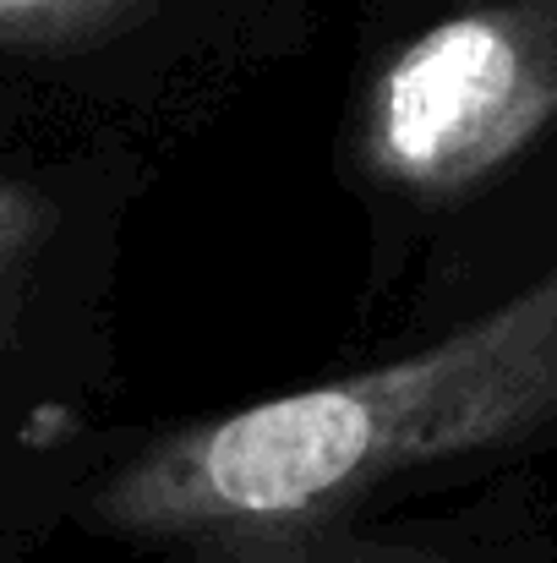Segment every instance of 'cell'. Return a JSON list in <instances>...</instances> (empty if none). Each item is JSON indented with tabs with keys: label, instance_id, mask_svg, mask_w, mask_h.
<instances>
[{
	"label": "cell",
	"instance_id": "cell-4",
	"mask_svg": "<svg viewBox=\"0 0 557 563\" xmlns=\"http://www.w3.org/2000/svg\"><path fill=\"white\" fill-rule=\"evenodd\" d=\"M49 235V208L44 197L22 181H0V312H11L22 274L33 263V252Z\"/></svg>",
	"mask_w": 557,
	"mask_h": 563
},
{
	"label": "cell",
	"instance_id": "cell-2",
	"mask_svg": "<svg viewBox=\"0 0 557 563\" xmlns=\"http://www.w3.org/2000/svg\"><path fill=\"white\" fill-rule=\"evenodd\" d=\"M557 121V0H487L415 33L371 77L361 159L393 191L459 197Z\"/></svg>",
	"mask_w": 557,
	"mask_h": 563
},
{
	"label": "cell",
	"instance_id": "cell-3",
	"mask_svg": "<svg viewBox=\"0 0 557 563\" xmlns=\"http://www.w3.org/2000/svg\"><path fill=\"white\" fill-rule=\"evenodd\" d=\"M143 0H0V49H66L110 33Z\"/></svg>",
	"mask_w": 557,
	"mask_h": 563
},
{
	"label": "cell",
	"instance_id": "cell-1",
	"mask_svg": "<svg viewBox=\"0 0 557 563\" xmlns=\"http://www.w3.org/2000/svg\"><path fill=\"white\" fill-rule=\"evenodd\" d=\"M557 421V268L388 367L257 399L154 443L99 515L121 531L279 526L382 476L520 443Z\"/></svg>",
	"mask_w": 557,
	"mask_h": 563
}]
</instances>
